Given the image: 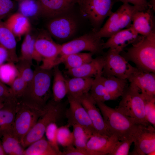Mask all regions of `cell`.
Listing matches in <instances>:
<instances>
[{
    "label": "cell",
    "mask_w": 155,
    "mask_h": 155,
    "mask_svg": "<svg viewBox=\"0 0 155 155\" xmlns=\"http://www.w3.org/2000/svg\"><path fill=\"white\" fill-rule=\"evenodd\" d=\"M34 72L32 79L18 100L31 107L42 110L52 95L51 88L53 69H45L38 66Z\"/></svg>",
    "instance_id": "cell-1"
},
{
    "label": "cell",
    "mask_w": 155,
    "mask_h": 155,
    "mask_svg": "<svg viewBox=\"0 0 155 155\" xmlns=\"http://www.w3.org/2000/svg\"><path fill=\"white\" fill-rule=\"evenodd\" d=\"M120 54L127 61L133 63L138 69L155 73V33L144 36Z\"/></svg>",
    "instance_id": "cell-2"
},
{
    "label": "cell",
    "mask_w": 155,
    "mask_h": 155,
    "mask_svg": "<svg viewBox=\"0 0 155 155\" xmlns=\"http://www.w3.org/2000/svg\"><path fill=\"white\" fill-rule=\"evenodd\" d=\"M45 108L44 113L24 137L21 144L24 148L43 137L47 127L50 124L57 123L63 116H65L66 109L64 104L61 102H56L52 98L48 101Z\"/></svg>",
    "instance_id": "cell-3"
},
{
    "label": "cell",
    "mask_w": 155,
    "mask_h": 155,
    "mask_svg": "<svg viewBox=\"0 0 155 155\" xmlns=\"http://www.w3.org/2000/svg\"><path fill=\"white\" fill-rule=\"evenodd\" d=\"M95 102L112 135L121 141L132 133L137 124L133 118L108 106L104 102Z\"/></svg>",
    "instance_id": "cell-4"
},
{
    "label": "cell",
    "mask_w": 155,
    "mask_h": 155,
    "mask_svg": "<svg viewBox=\"0 0 155 155\" xmlns=\"http://www.w3.org/2000/svg\"><path fill=\"white\" fill-rule=\"evenodd\" d=\"M121 96L122 99L115 109L133 118L137 124L145 125L150 124L145 117L143 96L136 88L129 84Z\"/></svg>",
    "instance_id": "cell-5"
},
{
    "label": "cell",
    "mask_w": 155,
    "mask_h": 155,
    "mask_svg": "<svg viewBox=\"0 0 155 155\" xmlns=\"http://www.w3.org/2000/svg\"><path fill=\"white\" fill-rule=\"evenodd\" d=\"M138 11L133 5L123 3L115 12H112L95 35L100 38H109L119 31L131 27L134 14Z\"/></svg>",
    "instance_id": "cell-6"
},
{
    "label": "cell",
    "mask_w": 155,
    "mask_h": 155,
    "mask_svg": "<svg viewBox=\"0 0 155 155\" xmlns=\"http://www.w3.org/2000/svg\"><path fill=\"white\" fill-rule=\"evenodd\" d=\"M76 3L82 15L90 22L94 32L100 29L105 19L113 12L115 3L113 0H76Z\"/></svg>",
    "instance_id": "cell-7"
},
{
    "label": "cell",
    "mask_w": 155,
    "mask_h": 155,
    "mask_svg": "<svg viewBox=\"0 0 155 155\" xmlns=\"http://www.w3.org/2000/svg\"><path fill=\"white\" fill-rule=\"evenodd\" d=\"M104 42L102 38L96 36L94 32L82 36L61 44V50L58 59L67 55L83 51H88L98 56L102 55Z\"/></svg>",
    "instance_id": "cell-8"
},
{
    "label": "cell",
    "mask_w": 155,
    "mask_h": 155,
    "mask_svg": "<svg viewBox=\"0 0 155 155\" xmlns=\"http://www.w3.org/2000/svg\"><path fill=\"white\" fill-rule=\"evenodd\" d=\"M45 110V107L42 110L39 109L18 100L13 132L21 144L25 135L35 125Z\"/></svg>",
    "instance_id": "cell-9"
},
{
    "label": "cell",
    "mask_w": 155,
    "mask_h": 155,
    "mask_svg": "<svg viewBox=\"0 0 155 155\" xmlns=\"http://www.w3.org/2000/svg\"><path fill=\"white\" fill-rule=\"evenodd\" d=\"M35 46L41 59L40 67L52 69L58 65L61 44L53 40L47 31L42 30L39 32L35 38Z\"/></svg>",
    "instance_id": "cell-10"
},
{
    "label": "cell",
    "mask_w": 155,
    "mask_h": 155,
    "mask_svg": "<svg viewBox=\"0 0 155 155\" xmlns=\"http://www.w3.org/2000/svg\"><path fill=\"white\" fill-rule=\"evenodd\" d=\"M120 53L115 49L110 48L102 55L104 60L102 76L106 78L114 76L127 80L133 66Z\"/></svg>",
    "instance_id": "cell-11"
},
{
    "label": "cell",
    "mask_w": 155,
    "mask_h": 155,
    "mask_svg": "<svg viewBox=\"0 0 155 155\" xmlns=\"http://www.w3.org/2000/svg\"><path fill=\"white\" fill-rule=\"evenodd\" d=\"M132 135L134 147L129 155L155 154V129L153 125L137 124Z\"/></svg>",
    "instance_id": "cell-12"
},
{
    "label": "cell",
    "mask_w": 155,
    "mask_h": 155,
    "mask_svg": "<svg viewBox=\"0 0 155 155\" xmlns=\"http://www.w3.org/2000/svg\"><path fill=\"white\" fill-rule=\"evenodd\" d=\"M69 107L66 109L65 116L69 127L78 125L82 127L91 136L98 133L94 128L86 109L79 98L67 95ZM99 134V133H98Z\"/></svg>",
    "instance_id": "cell-13"
},
{
    "label": "cell",
    "mask_w": 155,
    "mask_h": 155,
    "mask_svg": "<svg viewBox=\"0 0 155 155\" xmlns=\"http://www.w3.org/2000/svg\"><path fill=\"white\" fill-rule=\"evenodd\" d=\"M144 36L138 34L131 26L119 31L108 38L103 43V48L104 49H113L121 52L129 45L139 42Z\"/></svg>",
    "instance_id": "cell-14"
},
{
    "label": "cell",
    "mask_w": 155,
    "mask_h": 155,
    "mask_svg": "<svg viewBox=\"0 0 155 155\" xmlns=\"http://www.w3.org/2000/svg\"><path fill=\"white\" fill-rule=\"evenodd\" d=\"M51 19L47 24V31L56 39L61 40H67L75 33L77 24L72 18L57 16Z\"/></svg>",
    "instance_id": "cell-15"
},
{
    "label": "cell",
    "mask_w": 155,
    "mask_h": 155,
    "mask_svg": "<svg viewBox=\"0 0 155 155\" xmlns=\"http://www.w3.org/2000/svg\"><path fill=\"white\" fill-rule=\"evenodd\" d=\"M127 80L143 94L155 96V73L140 70L133 67Z\"/></svg>",
    "instance_id": "cell-16"
},
{
    "label": "cell",
    "mask_w": 155,
    "mask_h": 155,
    "mask_svg": "<svg viewBox=\"0 0 155 155\" xmlns=\"http://www.w3.org/2000/svg\"><path fill=\"white\" fill-rule=\"evenodd\" d=\"M79 98L87 111L97 132L102 135L110 136L112 135L106 125L99 108L96 106L95 101L89 93L83 95Z\"/></svg>",
    "instance_id": "cell-17"
},
{
    "label": "cell",
    "mask_w": 155,
    "mask_h": 155,
    "mask_svg": "<svg viewBox=\"0 0 155 155\" xmlns=\"http://www.w3.org/2000/svg\"><path fill=\"white\" fill-rule=\"evenodd\" d=\"M119 140L115 136L93 134L86 144L88 155H109Z\"/></svg>",
    "instance_id": "cell-18"
},
{
    "label": "cell",
    "mask_w": 155,
    "mask_h": 155,
    "mask_svg": "<svg viewBox=\"0 0 155 155\" xmlns=\"http://www.w3.org/2000/svg\"><path fill=\"white\" fill-rule=\"evenodd\" d=\"M154 12L148 8L142 11H137L134 14L131 26L139 34L143 36L155 33Z\"/></svg>",
    "instance_id": "cell-19"
},
{
    "label": "cell",
    "mask_w": 155,
    "mask_h": 155,
    "mask_svg": "<svg viewBox=\"0 0 155 155\" xmlns=\"http://www.w3.org/2000/svg\"><path fill=\"white\" fill-rule=\"evenodd\" d=\"M103 65L104 60L102 55L98 56L93 58L91 61L78 67L67 70L65 73L71 77L94 78L102 75Z\"/></svg>",
    "instance_id": "cell-20"
},
{
    "label": "cell",
    "mask_w": 155,
    "mask_h": 155,
    "mask_svg": "<svg viewBox=\"0 0 155 155\" xmlns=\"http://www.w3.org/2000/svg\"><path fill=\"white\" fill-rule=\"evenodd\" d=\"M41 16L52 19L69 10L76 0H38Z\"/></svg>",
    "instance_id": "cell-21"
},
{
    "label": "cell",
    "mask_w": 155,
    "mask_h": 155,
    "mask_svg": "<svg viewBox=\"0 0 155 155\" xmlns=\"http://www.w3.org/2000/svg\"><path fill=\"white\" fill-rule=\"evenodd\" d=\"M0 45L7 51L8 62L17 63L19 59L16 53V37L4 22L0 20Z\"/></svg>",
    "instance_id": "cell-22"
},
{
    "label": "cell",
    "mask_w": 155,
    "mask_h": 155,
    "mask_svg": "<svg viewBox=\"0 0 155 155\" xmlns=\"http://www.w3.org/2000/svg\"><path fill=\"white\" fill-rule=\"evenodd\" d=\"M18 99L5 103L0 110V138L5 133L13 132Z\"/></svg>",
    "instance_id": "cell-23"
},
{
    "label": "cell",
    "mask_w": 155,
    "mask_h": 155,
    "mask_svg": "<svg viewBox=\"0 0 155 155\" xmlns=\"http://www.w3.org/2000/svg\"><path fill=\"white\" fill-rule=\"evenodd\" d=\"M66 79L68 89L67 95L79 98L89 92L94 78L73 77L66 78Z\"/></svg>",
    "instance_id": "cell-24"
},
{
    "label": "cell",
    "mask_w": 155,
    "mask_h": 155,
    "mask_svg": "<svg viewBox=\"0 0 155 155\" xmlns=\"http://www.w3.org/2000/svg\"><path fill=\"white\" fill-rule=\"evenodd\" d=\"M53 71L52 98L56 102H61L68 94L66 78L58 65L53 68Z\"/></svg>",
    "instance_id": "cell-25"
},
{
    "label": "cell",
    "mask_w": 155,
    "mask_h": 155,
    "mask_svg": "<svg viewBox=\"0 0 155 155\" xmlns=\"http://www.w3.org/2000/svg\"><path fill=\"white\" fill-rule=\"evenodd\" d=\"M4 22L15 37L19 38L29 32L30 29L29 19L19 12L10 16Z\"/></svg>",
    "instance_id": "cell-26"
},
{
    "label": "cell",
    "mask_w": 155,
    "mask_h": 155,
    "mask_svg": "<svg viewBox=\"0 0 155 155\" xmlns=\"http://www.w3.org/2000/svg\"><path fill=\"white\" fill-rule=\"evenodd\" d=\"M23 155H58L55 149L44 136L29 146Z\"/></svg>",
    "instance_id": "cell-27"
},
{
    "label": "cell",
    "mask_w": 155,
    "mask_h": 155,
    "mask_svg": "<svg viewBox=\"0 0 155 155\" xmlns=\"http://www.w3.org/2000/svg\"><path fill=\"white\" fill-rule=\"evenodd\" d=\"M92 53H82L71 54L60 59L58 64H64L66 70L78 67L83 64L91 61L93 59Z\"/></svg>",
    "instance_id": "cell-28"
},
{
    "label": "cell",
    "mask_w": 155,
    "mask_h": 155,
    "mask_svg": "<svg viewBox=\"0 0 155 155\" xmlns=\"http://www.w3.org/2000/svg\"><path fill=\"white\" fill-rule=\"evenodd\" d=\"M1 139L3 148L7 155H23L24 148L13 132L4 133Z\"/></svg>",
    "instance_id": "cell-29"
},
{
    "label": "cell",
    "mask_w": 155,
    "mask_h": 155,
    "mask_svg": "<svg viewBox=\"0 0 155 155\" xmlns=\"http://www.w3.org/2000/svg\"><path fill=\"white\" fill-rule=\"evenodd\" d=\"M101 80L108 91L116 99L121 96L128 86L127 80L114 76H101Z\"/></svg>",
    "instance_id": "cell-30"
},
{
    "label": "cell",
    "mask_w": 155,
    "mask_h": 155,
    "mask_svg": "<svg viewBox=\"0 0 155 155\" xmlns=\"http://www.w3.org/2000/svg\"><path fill=\"white\" fill-rule=\"evenodd\" d=\"M98 76L94 78L89 92L91 97L95 101L104 102L116 99L107 90L103 84L101 76Z\"/></svg>",
    "instance_id": "cell-31"
},
{
    "label": "cell",
    "mask_w": 155,
    "mask_h": 155,
    "mask_svg": "<svg viewBox=\"0 0 155 155\" xmlns=\"http://www.w3.org/2000/svg\"><path fill=\"white\" fill-rule=\"evenodd\" d=\"M19 13L28 19L41 16V9L38 0H18Z\"/></svg>",
    "instance_id": "cell-32"
},
{
    "label": "cell",
    "mask_w": 155,
    "mask_h": 155,
    "mask_svg": "<svg viewBox=\"0 0 155 155\" xmlns=\"http://www.w3.org/2000/svg\"><path fill=\"white\" fill-rule=\"evenodd\" d=\"M19 75L15 63L8 62L0 65V80L9 86Z\"/></svg>",
    "instance_id": "cell-33"
},
{
    "label": "cell",
    "mask_w": 155,
    "mask_h": 155,
    "mask_svg": "<svg viewBox=\"0 0 155 155\" xmlns=\"http://www.w3.org/2000/svg\"><path fill=\"white\" fill-rule=\"evenodd\" d=\"M72 126L73 145L78 149L86 151L87 143L91 135L79 125H74Z\"/></svg>",
    "instance_id": "cell-34"
},
{
    "label": "cell",
    "mask_w": 155,
    "mask_h": 155,
    "mask_svg": "<svg viewBox=\"0 0 155 155\" xmlns=\"http://www.w3.org/2000/svg\"><path fill=\"white\" fill-rule=\"evenodd\" d=\"M144 103L145 117L146 120L154 127L155 126V96L141 93Z\"/></svg>",
    "instance_id": "cell-35"
},
{
    "label": "cell",
    "mask_w": 155,
    "mask_h": 155,
    "mask_svg": "<svg viewBox=\"0 0 155 155\" xmlns=\"http://www.w3.org/2000/svg\"><path fill=\"white\" fill-rule=\"evenodd\" d=\"M16 63V65L18 72V75L28 84L32 80L34 75V70L31 68L32 63L20 59Z\"/></svg>",
    "instance_id": "cell-36"
},
{
    "label": "cell",
    "mask_w": 155,
    "mask_h": 155,
    "mask_svg": "<svg viewBox=\"0 0 155 155\" xmlns=\"http://www.w3.org/2000/svg\"><path fill=\"white\" fill-rule=\"evenodd\" d=\"M67 124L58 127L57 140L58 144L64 148L71 145L73 142V134Z\"/></svg>",
    "instance_id": "cell-37"
},
{
    "label": "cell",
    "mask_w": 155,
    "mask_h": 155,
    "mask_svg": "<svg viewBox=\"0 0 155 155\" xmlns=\"http://www.w3.org/2000/svg\"><path fill=\"white\" fill-rule=\"evenodd\" d=\"M132 133L124 140L119 141L109 155H129L130 146L133 143Z\"/></svg>",
    "instance_id": "cell-38"
},
{
    "label": "cell",
    "mask_w": 155,
    "mask_h": 155,
    "mask_svg": "<svg viewBox=\"0 0 155 155\" xmlns=\"http://www.w3.org/2000/svg\"><path fill=\"white\" fill-rule=\"evenodd\" d=\"M58 127L57 123H51L47 127L45 133L47 140L58 153L61 151L57 140V133Z\"/></svg>",
    "instance_id": "cell-39"
},
{
    "label": "cell",
    "mask_w": 155,
    "mask_h": 155,
    "mask_svg": "<svg viewBox=\"0 0 155 155\" xmlns=\"http://www.w3.org/2000/svg\"><path fill=\"white\" fill-rule=\"evenodd\" d=\"M27 85L26 82L18 75L12 82L9 87L14 96L18 99L22 95Z\"/></svg>",
    "instance_id": "cell-40"
},
{
    "label": "cell",
    "mask_w": 155,
    "mask_h": 155,
    "mask_svg": "<svg viewBox=\"0 0 155 155\" xmlns=\"http://www.w3.org/2000/svg\"><path fill=\"white\" fill-rule=\"evenodd\" d=\"M33 37L29 32L26 34L21 45V56L18 58L19 59L26 60L32 63L33 60L29 53V45Z\"/></svg>",
    "instance_id": "cell-41"
},
{
    "label": "cell",
    "mask_w": 155,
    "mask_h": 155,
    "mask_svg": "<svg viewBox=\"0 0 155 155\" xmlns=\"http://www.w3.org/2000/svg\"><path fill=\"white\" fill-rule=\"evenodd\" d=\"M0 99L5 102L17 99L9 87L0 80Z\"/></svg>",
    "instance_id": "cell-42"
},
{
    "label": "cell",
    "mask_w": 155,
    "mask_h": 155,
    "mask_svg": "<svg viewBox=\"0 0 155 155\" xmlns=\"http://www.w3.org/2000/svg\"><path fill=\"white\" fill-rule=\"evenodd\" d=\"M14 7L12 0H0V20L9 13Z\"/></svg>",
    "instance_id": "cell-43"
},
{
    "label": "cell",
    "mask_w": 155,
    "mask_h": 155,
    "mask_svg": "<svg viewBox=\"0 0 155 155\" xmlns=\"http://www.w3.org/2000/svg\"><path fill=\"white\" fill-rule=\"evenodd\" d=\"M114 3L121 2L123 3H131L134 6L138 11H142L147 9L149 7L147 0H113Z\"/></svg>",
    "instance_id": "cell-44"
},
{
    "label": "cell",
    "mask_w": 155,
    "mask_h": 155,
    "mask_svg": "<svg viewBox=\"0 0 155 155\" xmlns=\"http://www.w3.org/2000/svg\"><path fill=\"white\" fill-rule=\"evenodd\" d=\"M65 148L63 151L60 152L59 155H88L86 151L74 147L73 144Z\"/></svg>",
    "instance_id": "cell-45"
},
{
    "label": "cell",
    "mask_w": 155,
    "mask_h": 155,
    "mask_svg": "<svg viewBox=\"0 0 155 155\" xmlns=\"http://www.w3.org/2000/svg\"><path fill=\"white\" fill-rule=\"evenodd\" d=\"M35 38L33 36L29 45V52L32 59L39 63L41 62V59L35 47Z\"/></svg>",
    "instance_id": "cell-46"
},
{
    "label": "cell",
    "mask_w": 155,
    "mask_h": 155,
    "mask_svg": "<svg viewBox=\"0 0 155 155\" xmlns=\"http://www.w3.org/2000/svg\"><path fill=\"white\" fill-rule=\"evenodd\" d=\"M8 55L6 49L0 45V65L8 61Z\"/></svg>",
    "instance_id": "cell-47"
},
{
    "label": "cell",
    "mask_w": 155,
    "mask_h": 155,
    "mask_svg": "<svg viewBox=\"0 0 155 155\" xmlns=\"http://www.w3.org/2000/svg\"><path fill=\"white\" fill-rule=\"evenodd\" d=\"M2 144L1 141L0 140V155H6Z\"/></svg>",
    "instance_id": "cell-48"
},
{
    "label": "cell",
    "mask_w": 155,
    "mask_h": 155,
    "mask_svg": "<svg viewBox=\"0 0 155 155\" xmlns=\"http://www.w3.org/2000/svg\"><path fill=\"white\" fill-rule=\"evenodd\" d=\"M5 103L6 102L0 99V110L4 106Z\"/></svg>",
    "instance_id": "cell-49"
}]
</instances>
